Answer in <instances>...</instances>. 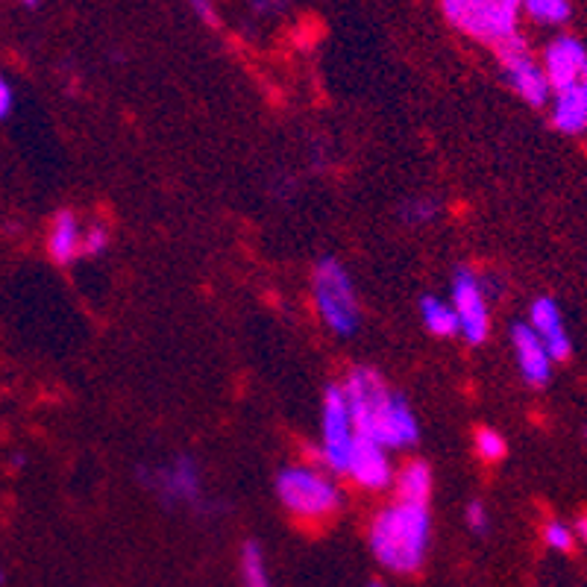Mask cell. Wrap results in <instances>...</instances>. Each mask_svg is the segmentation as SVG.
<instances>
[{"instance_id": "cell-1", "label": "cell", "mask_w": 587, "mask_h": 587, "mask_svg": "<svg viewBox=\"0 0 587 587\" xmlns=\"http://www.w3.org/2000/svg\"><path fill=\"white\" fill-rule=\"evenodd\" d=\"M341 388L353 414L356 435L376 441L385 450H403L417 444L420 423L414 408L373 367H356Z\"/></svg>"}, {"instance_id": "cell-2", "label": "cell", "mask_w": 587, "mask_h": 587, "mask_svg": "<svg viewBox=\"0 0 587 587\" xmlns=\"http://www.w3.org/2000/svg\"><path fill=\"white\" fill-rule=\"evenodd\" d=\"M432 543V514L429 505L394 502L382 508L367 532V546L373 558L397 576L417 573L429 555Z\"/></svg>"}, {"instance_id": "cell-3", "label": "cell", "mask_w": 587, "mask_h": 587, "mask_svg": "<svg viewBox=\"0 0 587 587\" xmlns=\"http://www.w3.org/2000/svg\"><path fill=\"white\" fill-rule=\"evenodd\" d=\"M312 294H315L317 315L329 332H335L338 338H350L359 332L362 309H359L356 285L338 259L326 256L317 262L312 273Z\"/></svg>"}, {"instance_id": "cell-4", "label": "cell", "mask_w": 587, "mask_h": 587, "mask_svg": "<svg viewBox=\"0 0 587 587\" xmlns=\"http://www.w3.org/2000/svg\"><path fill=\"white\" fill-rule=\"evenodd\" d=\"M276 497L294 517H306V520L329 517L344 502L341 488L332 482V476H326L317 467H303V464L285 467L276 476Z\"/></svg>"}, {"instance_id": "cell-5", "label": "cell", "mask_w": 587, "mask_h": 587, "mask_svg": "<svg viewBox=\"0 0 587 587\" xmlns=\"http://www.w3.org/2000/svg\"><path fill=\"white\" fill-rule=\"evenodd\" d=\"M441 6L452 27L476 42L497 47L499 42L517 36L520 9L505 0H441Z\"/></svg>"}, {"instance_id": "cell-6", "label": "cell", "mask_w": 587, "mask_h": 587, "mask_svg": "<svg viewBox=\"0 0 587 587\" xmlns=\"http://www.w3.org/2000/svg\"><path fill=\"white\" fill-rule=\"evenodd\" d=\"M353 447H356V426L344 388L329 385L320 403V458L332 473H347Z\"/></svg>"}, {"instance_id": "cell-7", "label": "cell", "mask_w": 587, "mask_h": 587, "mask_svg": "<svg viewBox=\"0 0 587 587\" xmlns=\"http://www.w3.org/2000/svg\"><path fill=\"white\" fill-rule=\"evenodd\" d=\"M138 479L144 488H150L165 505H188L203 511L206 499H203V473L197 467L194 458L177 455L168 464H156V467H141Z\"/></svg>"}, {"instance_id": "cell-8", "label": "cell", "mask_w": 587, "mask_h": 587, "mask_svg": "<svg viewBox=\"0 0 587 587\" xmlns=\"http://www.w3.org/2000/svg\"><path fill=\"white\" fill-rule=\"evenodd\" d=\"M499 65H502V77L508 80V86L517 91L529 106H546L549 103V83H546V74L543 68L535 62V56L529 53L526 42L517 36L505 39L497 45Z\"/></svg>"}, {"instance_id": "cell-9", "label": "cell", "mask_w": 587, "mask_h": 587, "mask_svg": "<svg viewBox=\"0 0 587 587\" xmlns=\"http://www.w3.org/2000/svg\"><path fill=\"white\" fill-rule=\"evenodd\" d=\"M450 297L455 317H458V335L467 344H482L491 332L488 294L482 288V279L470 268H458L452 276Z\"/></svg>"}, {"instance_id": "cell-10", "label": "cell", "mask_w": 587, "mask_h": 587, "mask_svg": "<svg viewBox=\"0 0 587 587\" xmlns=\"http://www.w3.org/2000/svg\"><path fill=\"white\" fill-rule=\"evenodd\" d=\"M543 74L552 91L567 89L587 77V47L573 36H558L543 50Z\"/></svg>"}, {"instance_id": "cell-11", "label": "cell", "mask_w": 587, "mask_h": 587, "mask_svg": "<svg viewBox=\"0 0 587 587\" xmlns=\"http://www.w3.org/2000/svg\"><path fill=\"white\" fill-rule=\"evenodd\" d=\"M532 332L541 338V344L546 347L549 359L552 362H564L570 359L573 353V341H570V332L564 326V315L558 309V303L552 297H538L529 309V320Z\"/></svg>"}, {"instance_id": "cell-12", "label": "cell", "mask_w": 587, "mask_h": 587, "mask_svg": "<svg viewBox=\"0 0 587 587\" xmlns=\"http://www.w3.org/2000/svg\"><path fill=\"white\" fill-rule=\"evenodd\" d=\"M347 476L370 491H382L394 482V470H391V461H388V450L379 447L376 441L356 435V447L350 455V464H347Z\"/></svg>"}, {"instance_id": "cell-13", "label": "cell", "mask_w": 587, "mask_h": 587, "mask_svg": "<svg viewBox=\"0 0 587 587\" xmlns=\"http://www.w3.org/2000/svg\"><path fill=\"white\" fill-rule=\"evenodd\" d=\"M511 344H514V356L520 364V373L526 379V385L532 388H546L552 379V359L541 344V338L532 332L529 323H514L511 326Z\"/></svg>"}, {"instance_id": "cell-14", "label": "cell", "mask_w": 587, "mask_h": 587, "mask_svg": "<svg viewBox=\"0 0 587 587\" xmlns=\"http://www.w3.org/2000/svg\"><path fill=\"white\" fill-rule=\"evenodd\" d=\"M552 127L567 136H582L587 133V77L555 91L552 100Z\"/></svg>"}, {"instance_id": "cell-15", "label": "cell", "mask_w": 587, "mask_h": 587, "mask_svg": "<svg viewBox=\"0 0 587 587\" xmlns=\"http://www.w3.org/2000/svg\"><path fill=\"white\" fill-rule=\"evenodd\" d=\"M47 250L56 265H71L83 256V226L74 212L62 209L53 215V224L47 232Z\"/></svg>"}, {"instance_id": "cell-16", "label": "cell", "mask_w": 587, "mask_h": 587, "mask_svg": "<svg viewBox=\"0 0 587 587\" xmlns=\"http://www.w3.org/2000/svg\"><path fill=\"white\" fill-rule=\"evenodd\" d=\"M432 467L426 461H408L397 473V499L414 502V505H429L432 499Z\"/></svg>"}, {"instance_id": "cell-17", "label": "cell", "mask_w": 587, "mask_h": 587, "mask_svg": "<svg viewBox=\"0 0 587 587\" xmlns=\"http://www.w3.org/2000/svg\"><path fill=\"white\" fill-rule=\"evenodd\" d=\"M420 317H423V326L438 338H455L458 335V317H455L452 303L435 297V294H426L420 300Z\"/></svg>"}, {"instance_id": "cell-18", "label": "cell", "mask_w": 587, "mask_h": 587, "mask_svg": "<svg viewBox=\"0 0 587 587\" xmlns=\"http://www.w3.org/2000/svg\"><path fill=\"white\" fill-rule=\"evenodd\" d=\"M241 579H244V587H271L265 552H262L259 543H244V549H241Z\"/></svg>"}, {"instance_id": "cell-19", "label": "cell", "mask_w": 587, "mask_h": 587, "mask_svg": "<svg viewBox=\"0 0 587 587\" xmlns=\"http://www.w3.org/2000/svg\"><path fill=\"white\" fill-rule=\"evenodd\" d=\"M441 215V200L432 194H414L400 206V218L406 226H429Z\"/></svg>"}, {"instance_id": "cell-20", "label": "cell", "mask_w": 587, "mask_h": 587, "mask_svg": "<svg viewBox=\"0 0 587 587\" xmlns=\"http://www.w3.org/2000/svg\"><path fill=\"white\" fill-rule=\"evenodd\" d=\"M520 9L538 24H564L573 12L570 0H520Z\"/></svg>"}, {"instance_id": "cell-21", "label": "cell", "mask_w": 587, "mask_h": 587, "mask_svg": "<svg viewBox=\"0 0 587 587\" xmlns=\"http://www.w3.org/2000/svg\"><path fill=\"white\" fill-rule=\"evenodd\" d=\"M476 452H479V458H485V461H499V458H505V452H508V444H505V438L499 435L497 429H476Z\"/></svg>"}, {"instance_id": "cell-22", "label": "cell", "mask_w": 587, "mask_h": 587, "mask_svg": "<svg viewBox=\"0 0 587 587\" xmlns=\"http://www.w3.org/2000/svg\"><path fill=\"white\" fill-rule=\"evenodd\" d=\"M109 250V229L103 224L89 226L83 232V256H103Z\"/></svg>"}, {"instance_id": "cell-23", "label": "cell", "mask_w": 587, "mask_h": 587, "mask_svg": "<svg viewBox=\"0 0 587 587\" xmlns=\"http://www.w3.org/2000/svg\"><path fill=\"white\" fill-rule=\"evenodd\" d=\"M543 538H546V543H549L552 549H558V552H570V549H573V532H570L564 523H558V520L546 523Z\"/></svg>"}, {"instance_id": "cell-24", "label": "cell", "mask_w": 587, "mask_h": 587, "mask_svg": "<svg viewBox=\"0 0 587 587\" xmlns=\"http://www.w3.org/2000/svg\"><path fill=\"white\" fill-rule=\"evenodd\" d=\"M464 520H467V526H470L476 535H485V532H488V526H491V520H488V508H485L479 499L467 505V511H464Z\"/></svg>"}, {"instance_id": "cell-25", "label": "cell", "mask_w": 587, "mask_h": 587, "mask_svg": "<svg viewBox=\"0 0 587 587\" xmlns=\"http://www.w3.org/2000/svg\"><path fill=\"white\" fill-rule=\"evenodd\" d=\"M15 109V89L12 83L0 74V121H6Z\"/></svg>"}, {"instance_id": "cell-26", "label": "cell", "mask_w": 587, "mask_h": 587, "mask_svg": "<svg viewBox=\"0 0 587 587\" xmlns=\"http://www.w3.org/2000/svg\"><path fill=\"white\" fill-rule=\"evenodd\" d=\"M250 3V9L256 12V15H276V12H282L291 0H247Z\"/></svg>"}, {"instance_id": "cell-27", "label": "cell", "mask_w": 587, "mask_h": 587, "mask_svg": "<svg viewBox=\"0 0 587 587\" xmlns=\"http://www.w3.org/2000/svg\"><path fill=\"white\" fill-rule=\"evenodd\" d=\"M576 532H579V538L587 543V514L585 517H579V523H576Z\"/></svg>"}, {"instance_id": "cell-28", "label": "cell", "mask_w": 587, "mask_h": 587, "mask_svg": "<svg viewBox=\"0 0 587 587\" xmlns=\"http://www.w3.org/2000/svg\"><path fill=\"white\" fill-rule=\"evenodd\" d=\"M9 461H12V467H15V470H21V467H24V452H18V455H12Z\"/></svg>"}, {"instance_id": "cell-29", "label": "cell", "mask_w": 587, "mask_h": 587, "mask_svg": "<svg viewBox=\"0 0 587 587\" xmlns=\"http://www.w3.org/2000/svg\"><path fill=\"white\" fill-rule=\"evenodd\" d=\"M21 3H24V6H39L42 0H21Z\"/></svg>"}, {"instance_id": "cell-30", "label": "cell", "mask_w": 587, "mask_h": 587, "mask_svg": "<svg viewBox=\"0 0 587 587\" xmlns=\"http://www.w3.org/2000/svg\"><path fill=\"white\" fill-rule=\"evenodd\" d=\"M3 582H6V573L0 570V587H3Z\"/></svg>"}, {"instance_id": "cell-31", "label": "cell", "mask_w": 587, "mask_h": 587, "mask_svg": "<svg viewBox=\"0 0 587 587\" xmlns=\"http://www.w3.org/2000/svg\"><path fill=\"white\" fill-rule=\"evenodd\" d=\"M367 587H388V585H382V582H370Z\"/></svg>"}, {"instance_id": "cell-32", "label": "cell", "mask_w": 587, "mask_h": 587, "mask_svg": "<svg viewBox=\"0 0 587 587\" xmlns=\"http://www.w3.org/2000/svg\"><path fill=\"white\" fill-rule=\"evenodd\" d=\"M585 435H587V432H585Z\"/></svg>"}]
</instances>
